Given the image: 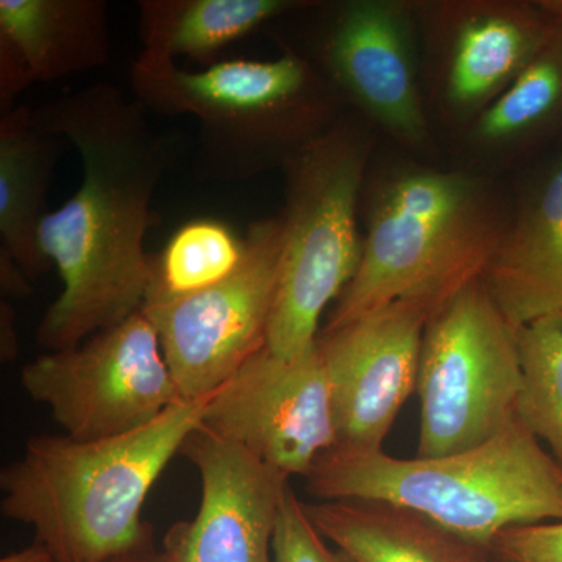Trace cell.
Instances as JSON below:
<instances>
[{"label": "cell", "instance_id": "6da1fadb", "mask_svg": "<svg viewBox=\"0 0 562 562\" xmlns=\"http://www.w3.org/2000/svg\"><path fill=\"white\" fill-rule=\"evenodd\" d=\"M147 111L109 83H95L32 109L43 131L79 151V191L38 228L43 257L63 291L36 331L49 351L72 349L143 310L150 281L144 239L151 199L168 171L169 146Z\"/></svg>", "mask_w": 562, "mask_h": 562}, {"label": "cell", "instance_id": "7a4b0ae2", "mask_svg": "<svg viewBox=\"0 0 562 562\" xmlns=\"http://www.w3.org/2000/svg\"><path fill=\"white\" fill-rule=\"evenodd\" d=\"M210 397L179 402L116 438L32 436L21 458L0 471V512L33 528L57 562H101L154 546L144 503L201 427Z\"/></svg>", "mask_w": 562, "mask_h": 562}, {"label": "cell", "instance_id": "3957f363", "mask_svg": "<svg viewBox=\"0 0 562 562\" xmlns=\"http://www.w3.org/2000/svg\"><path fill=\"white\" fill-rule=\"evenodd\" d=\"M321 502H384L490 549L514 527L562 522V465L519 417L490 441L439 458L335 447L306 476Z\"/></svg>", "mask_w": 562, "mask_h": 562}, {"label": "cell", "instance_id": "277c9868", "mask_svg": "<svg viewBox=\"0 0 562 562\" xmlns=\"http://www.w3.org/2000/svg\"><path fill=\"white\" fill-rule=\"evenodd\" d=\"M135 99L151 113L198 117L199 179L246 181L288 165L338 122L339 92L312 63L286 49L268 61L225 60L202 70L138 57Z\"/></svg>", "mask_w": 562, "mask_h": 562}, {"label": "cell", "instance_id": "5b68a950", "mask_svg": "<svg viewBox=\"0 0 562 562\" xmlns=\"http://www.w3.org/2000/svg\"><path fill=\"white\" fill-rule=\"evenodd\" d=\"M505 231L482 180L436 169L397 173L373 198L360 266L322 330L417 292L453 297L483 277Z\"/></svg>", "mask_w": 562, "mask_h": 562}, {"label": "cell", "instance_id": "8992f818", "mask_svg": "<svg viewBox=\"0 0 562 562\" xmlns=\"http://www.w3.org/2000/svg\"><path fill=\"white\" fill-rule=\"evenodd\" d=\"M369 151L368 135L338 120L284 168L283 254L266 346L272 353L291 358L313 349L322 313L358 271V199Z\"/></svg>", "mask_w": 562, "mask_h": 562}, {"label": "cell", "instance_id": "52a82bcc", "mask_svg": "<svg viewBox=\"0 0 562 562\" xmlns=\"http://www.w3.org/2000/svg\"><path fill=\"white\" fill-rule=\"evenodd\" d=\"M522 386L519 331L480 277L454 294L425 331L416 457H446L490 441L517 416Z\"/></svg>", "mask_w": 562, "mask_h": 562}, {"label": "cell", "instance_id": "ba28073f", "mask_svg": "<svg viewBox=\"0 0 562 562\" xmlns=\"http://www.w3.org/2000/svg\"><path fill=\"white\" fill-rule=\"evenodd\" d=\"M21 386L50 409L63 435L77 441L139 430L184 401L143 312L72 349L27 362Z\"/></svg>", "mask_w": 562, "mask_h": 562}, {"label": "cell", "instance_id": "9c48e42d", "mask_svg": "<svg viewBox=\"0 0 562 562\" xmlns=\"http://www.w3.org/2000/svg\"><path fill=\"white\" fill-rule=\"evenodd\" d=\"M244 261L228 279L169 305L140 310L154 325L184 401L214 394L268 346L279 290L280 217L254 222Z\"/></svg>", "mask_w": 562, "mask_h": 562}, {"label": "cell", "instance_id": "30bf717a", "mask_svg": "<svg viewBox=\"0 0 562 562\" xmlns=\"http://www.w3.org/2000/svg\"><path fill=\"white\" fill-rule=\"evenodd\" d=\"M288 479L338 446L330 382L316 346L295 357L258 351L211 394L202 422Z\"/></svg>", "mask_w": 562, "mask_h": 562}, {"label": "cell", "instance_id": "8fae6325", "mask_svg": "<svg viewBox=\"0 0 562 562\" xmlns=\"http://www.w3.org/2000/svg\"><path fill=\"white\" fill-rule=\"evenodd\" d=\"M450 299L417 292L321 330L316 344L330 382L336 447L383 449L403 403L417 390L428 324Z\"/></svg>", "mask_w": 562, "mask_h": 562}, {"label": "cell", "instance_id": "7c38bea8", "mask_svg": "<svg viewBox=\"0 0 562 562\" xmlns=\"http://www.w3.org/2000/svg\"><path fill=\"white\" fill-rule=\"evenodd\" d=\"M319 60L339 95L395 139L413 147L427 140L409 3L350 0L333 7Z\"/></svg>", "mask_w": 562, "mask_h": 562}, {"label": "cell", "instance_id": "4fadbf2b", "mask_svg": "<svg viewBox=\"0 0 562 562\" xmlns=\"http://www.w3.org/2000/svg\"><path fill=\"white\" fill-rule=\"evenodd\" d=\"M180 454L201 475V505L162 539L169 562H273V536L290 479L203 425Z\"/></svg>", "mask_w": 562, "mask_h": 562}, {"label": "cell", "instance_id": "5bb4252c", "mask_svg": "<svg viewBox=\"0 0 562 562\" xmlns=\"http://www.w3.org/2000/svg\"><path fill=\"white\" fill-rule=\"evenodd\" d=\"M553 18L554 0L462 9L443 65L447 103L460 113L482 114L541 49Z\"/></svg>", "mask_w": 562, "mask_h": 562}, {"label": "cell", "instance_id": "9a60e30c", "mask_svg": "<svg viewBox=\"0 0 562 562\" xmlns=\"http://www.w3.org/2000/svg\"><path fill=\"white\" fill-rule=\"evenodd\" d=\"M482 279L517 331L562 314V151L506 227Z\"/></svg>", "mask_w": 562, "mask_h": 562}, {"label": "cell", "instance_id": "2e32d148", "mask_svg": "<svg viewBox=\"0 0 562 562\" xmlns=\"http://www.w3.org/2000/svg\"><path fill=\"white\" fill-rule=\"evenodd\" d=\"M0 47L50 83L111 60L109 3L103 0H0Z\"/></svg>", "mask_w": 562, "mask_h": 562}, {"label": "cell", "instance_id": "e0dca14e", "mask_svg": "<svg viewBox=\"0 0 562 562\" xmlns=\"http://www.w3.org/2000/svg\"><path fill=\"white\" fill-rule=\"evenodd\" d=\"M317 531L358 562H494L492 550L384 502L305 503Z\"/></svg>", "mask_w": 562, "mask_h": 562}, {"label": "cell", "instance_id": "ac0fdd59", "mask_svg": "<svg viewBox=\"0 0 562 562\" xmlns=\"http://www.w3.org/2000/svg\"><path fill=\"white\" fill-rule=\"evenodd\" d=\"M61 140L33 122L29 106L0 116V250L32 281L50 268L38 228Z\"/></svg>", "mask_w": 562, "mask_h": 562}, {"label": "cell", "instance_id": "d6986e66", "mask_svg": "<svg viewBox=\"0 0 562 562\" xmlns=\"http://www.w3.org/2000/svg\"><path fill=\"white\" fill-rule=\"evenodd\" d=\"M310 5L301 0H143L139 57L157 63L206 60L269 21Z\"/></svg>", "mask_w": 562, "mask_h": 562}, {"label": "cell", "instance_id": "ffe728a7", "mask_svg": "<svg viewBox=\"0 0 562 562\" xmlns=\"http://www.w3.org/2000/svg\"><path fill=\"white\" fill-rule=\"evenodd\" d=\"M562 132V0L552 29L527 68L480 114L472 139L487 150H520Z\"/></svg>", "mask_w": 562, "mask_h": 562}, {"label": "cell", "instance_id": "44dd1931", "mask_svg": "<svg viewBox=\"0 0 562 562\" xmlns=\"http://www.w3.org/2000/svg\"><path fill=\"white\" fill-rule=\"evenodd\" d=\"M246 236L222 221L194 220L179 228L160 254L150 255L144 308L169 305L221 283L241 266Z\"/></svg>", "mask_w": 562, "mask_h": 562}, {"label": "cell", "instance_id": "7402d4cb", "mask_svg": "<svg viewBox=\"0 0 562 562\" xmlns=\"http://www.w3.org/2000/svg\"><path fill=\"white\" fill-rule=\"evenodd\" d=\"M524 386L516 414L562 465V314L519 330Z\"/></svg>", "mask_w": 562, "mask_h": 562}, {"label": "cell", "instance_id": "603a6c76", "mask_svg": "<svg viewBox=\"0 0 562 562\" xmlns=\"http://www.w3.org/2000/svg\"><path fill=\"white\" fill-rule=\"evenodd\" d=\"M272 553L273 562H358L338 547H330L291 487L281 503Z\"/></svg>", "mask_w": 562, "mask_h": 562}, {"label": "cell", "instance_id": "cb8c5ba5", "mask_svg": "<svg viewBox=\"0 0 562 562\" xmlns=\"http://www.w3.org/2000/svg\"><path fill=\"white\" fill-rule=\"evenodd\" d=\"M491 550L509 562H562V522L508 528Z\"/></svg>", "mask_w": 562, "mask_h": 562}, {"label": "cell", "instance_id": "d4e9b609", "mask_svg": "<svg viewBox=\"0 0 562 562\" xmlns=\"http://www.w3.org/2000/svg\"><path fill=\"white\" fill-rule=\"evenodd\" d=\"M0 286L7 297L25 299L33 292L27 273L3 250H0Z\"/></svg>", "mask_w": 562, "mask_h": 562}, {"label": "cell", "instance_id": "484cf974", "mask_svg": "<svg viewBox=\"0 0 562 562\" xmlns=\"http://www.w3.org/2000/svg\"><path fill=\"white\" fill-rule=\"evenodd\" d=\"M0 357L2 361L11 362L16 360L20 353V341H18L16 328H14V313L10 305L2 302L0 308Z\"/></svg>", "mask_w": 562, "mask_h": 562}, {"label": "cell", "instance_id": "4316f807", "mask_svg": "<svg viewBox=\"0 0 562 562\" xmlns=\"http://www.w3.org/2000/svg\"><path fill=\"white\" fill-rule=\"evenodd\" d=\"M0 562H57L49 549L40 542H33L32 546L25 547L20 552H14L3 557Z\"/></svg>", "mask_w": 562, "mask_h": 562}, {"label": "cell", "instance_id": "83f0119b", "mask_svg": "<svg viewBox=\"0 0 562 562\" xmlns=\"http://www.w3.org/2000/svg\"><path fill=\"white\" fill-rule=\"evenodd\" d=\"M101 562H169L162 550L155 549V546L146 549L136 550V552L120 554V557L109 558Z\"/></svg>", "mask_w": 562, "mask_h": 562}, {"label": "cell", "instance_id": "f1b7e54d", "mask_svg": "<svg viewBox=\"0 0 562 562\" xmlns=\"http://www.w3.org/2000/svg\"><path fill=\"white\" fill-rule=\"evenodd\" d=\"M494 562H509V561L502 560V558L495 557V554H494Z\"/></svg>", "mask_w": 562, "mask_h": 562}]
</instances>
